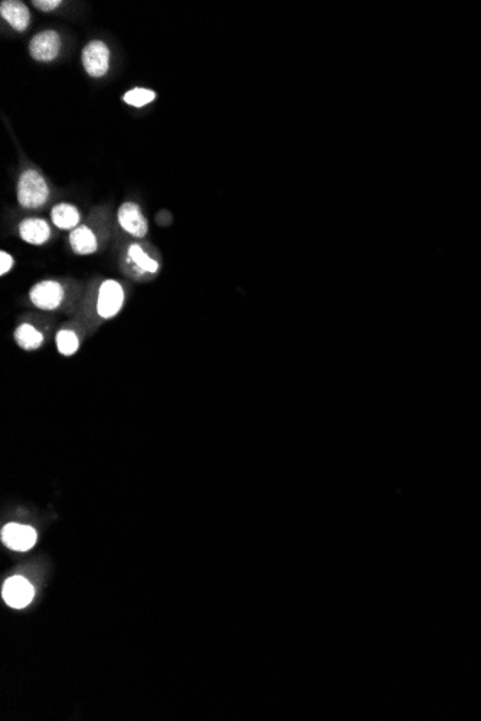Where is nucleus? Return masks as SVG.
I'll use <instances>...</instances> for the list:
<instances>
[{"instance_id":"f8f14e48","label":"nucleus","mask_w":481,"mask_h":721,"mask_svg":"<svg viewBox=\"0 0 481 721\" xmlns=\"http://www.w3.org/2000/svg\"><path fill=\"white\" fill-rule=\"evenodd\" d=\"M70 244L78 255H90L97 251V238L87 227L75 228L70 235Z\"/></svg>"},{"instance_id":"9b49d317","label":"nucleus","mask_w":481,"mask_h":721,"mask_svg":"<svg viewBox=\"0 0 481 721\" xmlns=\"http://www.w3.org/2000/svg\"><path fill=\"white\" fill-rule=\"evenodd\" d=\"M52 222L60 229H74L78 228L81 215L78 209L68 203H60L52 209Z\"/></svg>"},{"instance_id":"4468645a","label":"nucleus","mask_w":481,"mask_h":721,"mask_svg":"<svg viewBox=\"0 0 481 721\" xmlns=\"http://www.w3.org/2000/svg\"><path fill=\"white\" fill-rule=\"evenodd\" d=\"M58 352L64 356H72L80 349V339L71 330H61L57 335Z\"/></svg>"},{"instance_id":"7ed1b4c3","label":"nucleus","mask_w":481,"mask_h":721,"mask_svg":"<svg viewBox=\"0 0 481 721\" xmlns=\"http://www.w3.org/2000/svg\"><path fill=\"white\" fill-rule=\"evenodd\" d=\"M82 65L91 77H102L110 65V50L107 45L101 40L90 42L82 50Z\"/></svg>"},{"instance_id":"f03ea898","label":"nucleus","mask_w":481,"mask_h":721,"mask_svg":"<svg viewBox=\"0 0 481 721\" xmlns=\"http://www.w3.org/2000/svg\"><path fill=\"white\" fill-rule=\"evenodd\" d=\"M124 303V290L114 281L107 280L102 283L98 291L97 311L102 318H113L119 314Z\"/></svg>"},{"instance_id":"dca6fc26","label":"nucleus","mask_w":481,"mask_h":721,"mask_svg":"<svg viewBox=\"0 0 481 721\" xmlns=\"http://www.w3.org/2000/svg\"><path fill=\"white\" fill-rule=\"evenodd\" d=\"M154 98H156V94L151 90H146V88H134L123 95V101L131 107L147 105Z\"/></svg>"},{"instance_id":"f257e3e1","label":"nucleus","mask_w":481,"mask_h":721,"mask_svg":"<svg viewBox=\"0 0 481 721\" xmlns=\"http://www.w3.org/2000/svg\"><path fill=\"white\" fill-rule=\"evenodd\" d=\"M49 196L45 179L35 170H26L18 183V200L26 209L42 206Z\"/></svg>"},{"instance_id":"a211bd4d","label":"nucleus","mask_w":481,"mask_h":721,"mask_svg":"<svg viewBox=\"0 0 481 721\" xmlns=\"http://www.w3.org/2000/svg\"><path fill=\"white\" fill-rule=\"evenodd\" d=\"M12 266H13V258L9 254H6L5 251L0 252V273L2 275L8 273L12 269Z\"/></svg>"},{"instance_id":"423d86ee","label":"nucleus","mask_w":481,"mask_h":721,"mask_svg":"<svg viewBox=\"0 0 481 721\" xmlns=\"http://www.w3.org/2000/svg\"><path fill=\"white\" fill-rule=\"evenodd\" d=\"M2 595H4L5 602L11 607L21 609V607L28 606L32 602L35 592H33L32 585L26 579L21 578V576H13L5 582L4 589H2Z\"/></svg>"},{"instance_id":"39448f33","label":"nucleus","mask_w":481,"mask_h":721,"mask_svg":"<svg viewBox=\"0 0 481 721\" xmlns=\"http://www.w3.org/2000/svg\"><path fill=\"white\" fill-rule=\"evenodd\" d=\"M29 297L40 310H55L64 300V290L55 281H42L32 287Z\"/></svg>"},{"instance_id":"2eb2a0df","label":"nucleus","mask_w":481,"mask_h":721,"mask_svg":"<svg viewBox=\"0 0 481 721\" xmlns=\"http://www.w3.org/2000/svg\"><path fill=\"white\" fill-rule=\"evenodd\" d=\"M129 256L139 268H141L146 272L153 273L158 269V264L154 259H151L147 254H144L140 245H131L129 249Z\"/></svg>"},{"instance_id":"f3484780","label":"nucleus","mask_w":481,"mask_h":721,"mask_svg":"<svg viewBox=\"0 0 481 721\" xmlns=\"http://www.w3.org/2000/svg\"><path fill=\"white\" fill-rule=\"evenodd\" d=\"M33 5H35V8H38L39 11L49 12V11L57 9V8L61 5V2H60V0H35Z\"/></svg>"},{"instance_id":"9d476101","label":"nucleus","mask_w":481,"mask_h":721,"mask_svg":"<svg viewBox=\"0 0 481 721\" xmlns=\"http://www.w3.org/2000/svg\"><path fill=\"white\" fill-rule=\"evenodd\" d=\"M21 238L32 245H42L50 237V229L42 219H25L19 227Z\"/></svg>"},{"instance_id":"1a4fd4ad","label":"nucleus","mask_w":481,"mask_h":721,"mask_svg":"<svg viewBox=\"0 0 481 721\" xmlns=\"http://www.w3.org/2000/svg\"><path fill=\"white\" fill-rule=\"evenodd\" d=\"M0 13L2 18L16 31L22 32L28 28L31 22V13L25 4L16 2V0H5L0 5Z\"/></svg>"},{"instance_id":"ddd939ff","label":"nucleus","mask_w":481,"mask_h":721,"mask_svg":"<svg viewBox=\"0 0 481 721\" xmlns=\"http://www.w3.org/2000/svg\"><path fill=\"white\" fill-rule=\"evenodd\" d=\"M15 340L23 350H36L43 343V336L31 324H22L15 331Z\"/></svg>"},{"instance_id":"6e6552de","label":"nucleus","mask_w":481,"mask_h":721,"mask_svg":"<svg viewBox=\"0 0 481 721\" xmlns=\"http://www.w3.org/2000/svg\"><path fill=\"white\" fill-rule=\"evenodd\" d=\"M2 541L12 550L26 551L36 543V531L31 526L11 523L2 530Z\"/></svg>"},{"instance_id":"0eeeda50","label":"nucleus","mask_w":481,"mask_h":721,"mask_svg":"<svg viewBox=\"0 0 481 721\" xmlns=\"http://www.w3.org/2000/svg\"><path fill=\"white\" fill-rule=\"evenodd\" d=\"M120 227L133 237H144L148 231L147 220L144 219L140 206L133 202H126L119 209Z\"/></svg>"},{"instance_id":"20e7f679","label":"nucleus","mask_w":481,"mask_h":721,"mask_svg":"<svg viewBox=\"0 0 481 721\" xmlns=\"http://www.w3.org/2000/svg\"><path fill=\"white\" fill-rule=\"evenodd\" d=\"M61 49V38L55 31H43L35 35L29 43L32 58L40 63H49L58 57Z\"/></svg>"}]
</instances>
